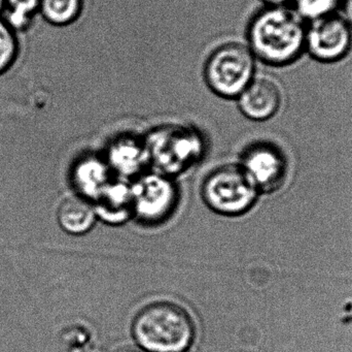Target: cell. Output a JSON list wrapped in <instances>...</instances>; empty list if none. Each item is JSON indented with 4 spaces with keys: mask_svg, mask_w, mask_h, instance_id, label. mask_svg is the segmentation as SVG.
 <instances>
[{
    "mask_svg": "<svg viewBox=\"0 0 352 352\" xmlns=\"http://www.w3.org/2000/svg\"><path fill=\"white\" fill-rule=\"evenodd\" d=\"M133 336L148 352H184L194 340L195 326L184 308L169 302H157L138 314Z\"/></svg>",
    "mask_w": 352,
    "mask_h": 352,
    "instance_id": "6da1fadb",
    "label": "cell"
},
{
    "mask_svg": "<svg viewBox=\"0 0 352 352\" xmlns=\"http://www.w3.org/2000/svg\"><path fill=\"white\" fill-rule=\"evenodd\" d=\"M252 51L264 61L285 63L295 58L304 43L301 20L291 10L273 8L258 12L250 23Z\"/></svg>",
    "mask_w": 352,
    "mask_h": 352,
    "instance_id": "7a4b0ae2",
    "label": "cell"
},
{
    "mask_svg": "<svg viewBox=\"0 0 352 352\" xmlns=\"http://www.w3.org/2000/svg\"><path fill=\"white\" fill-rule=\"evenodd\" d=\"M252 52L240 43H227L213 52L205 66V78L213 92L226 99L238 97L252 82Z\"/></svg>",
    "mask_w": 352,
    "mask_h": 352,
    "instance_id": "3957f363",
    "label": "cell"
},
{
    "mask_svg": "<svg viewBox=\"0 0 352 352\" xmlns=\"http://www.w3.org/2000/svg\"><path fill=\"white\" fill-rule=\"evenodd\" d=\"M203 196L210 208L227 215L248 210L256 198V186L242 167L225 165L211 173L203 185Z\"/></svg>",
    "mask_w": 352,
    "mask_h": 352,
    "instance_id": "277c9868",
    "label": "cell"
},
{
    "mask_svg": "<svg viewBox=\"0 0 352 352\" xmlns=\"http://www.w3.org/2000/svg\"><path fill=\"white\" fill-rule=\"evenodd\" d=\"M146 151L161 169L177 172L199 156L201 140L190 130L165 127L152 134Z\"/></svg>",
    "mask_w": 352,
    "mask_h": 352,
    "instance_id": "5b68a950",
    "label": "cell"
},
{
    "mask_svg": "<svg viewBox=\"0 0 352 352\" xmlns=\"http://www.w3.org/2000/svg\"><path fill=\"white\" fill-rule=\"evenodd\" d=\"M131 191L133 212L142 220L148 222L162 220L175 207V185L161 176L151 175L142 178Z\"/></svg>",
    "mask_w": 352,
    "mask_h": 352,
    "instance_id": "8992f818",
    "label": "cell"
},
{
    "mask_svg": "<svg viewBox=\"0 0 352 352\" xmlns=\"http://www.w3.org/2000/svg\"><path fill=\"white\" fill-rule=\"evenodd\" d=\"M308 43L316 57L324 60L337 59L349 50L351 43L349 26L341 19H320L310 29Z\"/></svg>",
    "mask_w": 352,
    "mask_h": 352,
    "instance_id": "52a82bcc",
    "label": "cell"
},
{
    "mask_svg": "<svg viewBox=\"0 0 352 352\" xmlns=\"http://www.w3.org/2000/svg\"><path fill=\"white\" fill-rule=\"evenodd\" d=\"M242 169L256 188L263 190L278 187L285 175V165L280 155L267 146L250 149L244 157Z\"/></svg>",
    "mask_w": 352,
    "mask_h": 352,
    "instance_id": "ba28073f",
    "label": "cell"
},
{
    "mask_svg": "<svg viewBox=\"0 0 352 352\" xmlns=\"http://www.w3.org/2000/svg\"><path fill=\"white\" fill-rule=\"evenodd\" d=\"M238 97L242 113L254 120H264L274 115L280 103L278 88L267 79L252 81Z\"/></svg>",
    "mask_w": 352,
    "mask_h": 352,
    "instance_id": "9c48e42d",
    "label": "cell"
},
{
    "mask_svg": "<svg viewBox=\"0 0 352 352\" xmlns=\"http://www.w3.org/2000/svg\"><path fill=\"white\" fill-rule=\"evenodd\" d=\"M95 198V212L107 222H123L133 212L131 189L124 184L109 183Z\"/></svg>",
    "mask_w": 352,
    "mask_h": 352,
    "instance_id": "30bf717a",
    "label": "cell"
},
{
    "mask_svg": "<svg viewBox=\"0 0 352 352\" xmlns=\"http://www.w3.org/2000/svg\"><path fill=\"white\" fill-rule=\"evenodd\" d=\"M148 156L146 147L131 136L118 138L109 147V161L122 175H133L140 171Z\"/></svg>",
    "mask_w": 352,
    "mask_h": 352,
    "instance_id": "8fae6325",
    "label": "cell"
},
{
    "mask_svg": "<svg viewBox=\"0 0 352 352\" xmlns=\"http://www.w3.org/2000/svg\"><path fill=\"white\" fill-rule=\"evenodd\" d=\"M74 182L85 196L96 198L109 184V165L97 157L82 159L74 167Z\"/></svg>",
    "mask_w": 352,
    "mask_h": 352,
    "instance_id": "7c38bea8",
    "label": "cell"
},
{
    "mask_svg": "<svg viewBox=\"0 0 352 352\" xmlns=\"http://www.w3.org/2000/svg\"><path fill=\"white\" fill-rule=\"evenodd\" d=\"M58 220L64 231L74 235L86 233L94 225L95 209L84 198H66L58 210Z\"/></svg>",
    "mask_w": 352,
    "mask_h": 352,
    "instance_id": "4fadbf2b",
    "label": "cell"
},
{
    "mask_svg": "<svg viewBox=\"0 0 352 352\" xmlns=\"http://www.w3.org/2000/svg\"><path fill=\"white\" fill-rule=\"evenodd\" d=\"M43 18L53 25L72 24L82 12V0H41Z\"/></svg>",
    "mask_w": 352,
    "mask_h": 352,
    "instance_id": "5bb4252c",
    "label": "cell"
},
{
    "mask_svg": "<svg viewBox=\"0 0 352 352\" xmlns=\"http://www.w3.org/2000/svg\"><path fill=\"white\" fill-rule=\"evenodd\" d=\"M41 0H6L10 8L8 24L14 30L25 28L29 24L31 16L41 6Z\"/></svg>",
    "mask_w": 352,
    "mask_h": 352,
    "instance_id": "9a60e30c",
    "label": "cell"
},
{
    "mask_svg": "<svg viewBox=\"0 0 352 352\" xmlns=\"http://www.w3.org/2000/svg\"><path fill=\"white\" fill-rule=\"evenodd\" d=\"M18 52V41L14 30L0 20V74H3L14 63Z\"/></svg>",
    "mask_w": 352,
    "mask_h": 352,
    "instance_id": "2e32d148",
    "label": "cell"
},
{
    "mask_svg": "<svg viewBox=\"0 0 352 352\" xmlns=\"http://www.w3.org/2000/svg\"><path fill=\"white\" fill-rule=\"evenodd\" d=\"M302 14L308 17H318L330 12L337 0H297Z\"/></svg>",
    "mask_w": 352,
    "mask_h": 352,
    "instance_id": "e0dca14e",
    "label": "cell"
},
{
    "mask_svg": "<svg viewBox=\"0 0 352 352\" xmlns=\"http://www.w3.org/2000/svg\"><path fill=\"white\" fill-rule=\"evenodd\" d=\"M345 10H346L347 16H349V18L351 19L352 22V0H346Z\"/></svg>",
    "mask_w": 352,
    "mask_h": 352,
    "instance_id": "ac0fdd59",
    "label": "cell"
},
{
    "mask_svg": "<svg viewBox=\"0 0 352 352\" xmlns=\"http://www.w3.org/2000/svg\"><path fill=\"white\" fill-rule=\"evenodd\" d=\"M115 352H144L140 351L138 349H134V347H123V349H118L117 351Z\"/></svg>",
    "mask_w": 352,
    "mask_h": 352,
    "instance_id": "d6986e66",
    "label": "cell"
},
{
    "mask_svg": "<svg viewBox=\"0 0 352 352\" xmlns=\"http://www.w3.org/2000/svg\"><path fill=\"white\" fill-rule=\"evenodd\" d=\"M266 1L270 2V3L278 4L285 1V0H266Z\"/></svg>",
    "mask_w": 352,
    "mask_h": 352,
    "instance_id": "ffe728a7",
    "label": "cell"
},
{
    "mask_svg": "<svg viewBox=\"0 0 352 352\" xmlns=\"http://www.w3.org/2000/svg\"><path fill=\"white\" fill-rule=\"evenodd\" d=\"M6 4V0H0V12H1L3 6Z\"/></svg>",
    "mask_w": 352,
    "mask_h": 352,
    "instance_id": "44dd1931",
    "label": "cell"
},
{
    "mask_svg": "<svg viewBox=\"0 0 352 352\" xmlns=\"http://www.w3.org/2000/svg\"><path fill=\"white\" fill-rule=\"evenodd\" d=\"M184 352H186V351H184Z\"/></svg>",
    "mask_w": 352,
    "mask_h": 352,
    "instance_id": "7402d4cb",
    "label": "cell"
}]
</instances>
